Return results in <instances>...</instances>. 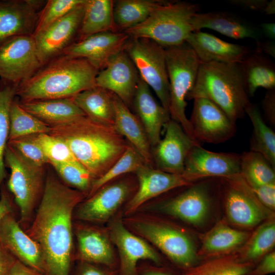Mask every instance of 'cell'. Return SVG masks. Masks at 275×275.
Segmentation results:
<instances>
[{
  "mask_svg": "<svg viewBox=\"0 0 275 275\" xmlns=\"http://www.w3.org/2000/svg\"><path fill=\"white\" fill-rule=\"evenodd\" d=\"M85 194L52 175L46 178L33 220L25 230L40 246L46 275H69L73 251L72 218Z\"/></svg>",
  "mask_w": 275,
  "mask_h": 275,
  "instance_id": "cell-1",
  "label": "cell"
},
{
  "mask_svg": "<svg viewBox=\"0 0 275 275\" xmlns=\"http://www.w3.org/2000/svg\"><path fill=\"white\" fill-rule=\"evenodd\" d=\"M50 126L49 133L68 146L76 160L94 180L108 170L129 145L114 125L99 122L87 116Z\"/></svg>",
  "mask_w": 275,
  "mask_h": 275,
  "instance_id": "cell-2",
  "label": "cell"
},
{
  "mask_svg": "<svg viewBox=\"0 0 275 275\" xmlns=\"http://www.w3.org/2000/svg\"><path fill=\"white\" fill-rule=\"evenodd\" d=\"M99 71L85 59L61 54L43 65L17 87L22 102L70 98L96 87Z\"/></svg>",
  "mask_w": 275,
  "mask_h": 275,
  "instance_id": "cell-3",
  "label": "cell"
},
{
  "mask_svg": "<svg viewBox=\"0 0 275 275\" xmlns=\"http://www.w3.org/2000/svg\"><path fill=\"white\" fill-rule=\"evenodd\" d=\"M208 99L234 122L244 117L250 103L239 63H201L197 78L186 100Z\"/></svg>",
  "mask_w": 275,
  "mask_h": 275,
  "instance_id": "cell-4",
  "label": "cell"
},
{
  "mask_svg": "<svg viewBox=\"0 0 275 275\" xmlns=\"http://www.w3.org/2000/svg\"><path fill=\"white\" fill-rule=\"evenodd\" d=\"M199 8L190 2L165 1L144 22L124 32L131 38L150 39L164 48L179 46L194 32L192 20Z\"/></svg>",
  "mask_w": 275,
  "mask_h": 275,
  "instance_id": "cell-5",
  "label": "cell"
},
{
  "mask_svg": "<svg viewBox=\"0 0 275 275\" xmlns=\"http://www.w3.org/2000/svg\"><path fill=\"white\" fill-rule=\"evenodd\" d=\"M165 53L169 82L170 118L178 123L184 131L195 140L185 114L187 104L186 98L194 86L201 62L186 42L165 48Z\"/></svg>",
  "mask_w": 275,
  "mask_h": 275,
  "instance_id": "cell-6",
  "label": "cell"
},
{
  "mask_svg": "<svg viewBox=\"0 0 275 275\" xmlns=\"http://www.w3.org/2000/svg\"><path fill=\"white\" fill-rule=\"evenodd\" d=\"M6 160L11 174L8 186L19 207L18 222L24 230L30 226L45 185L42 168L31 163L12 147L6 148Z\"/></svg>",
  "mask_w": 275,
  "mask_h": 275,
  "instance_id": "cell-7",
  "label": "cell"
},
{
  "mask_svg": "<svg viewBox=\"0 0 275 275\" xmlns=\"http://www.w3.org/2000/svg\"><path fill=\"white\" fill-rule=\"evenodd\" d=\"M125 50L141 79L153 90L161 105L169 111V82L165 48L149 39L130 37Z\"/></svg>",
  "mask_w": 275,
  "mask_h": 275,
  "instance_id": "cell-8",
  "label": "cell"
},
{
  "mask_svg": "<svg viewBox=\"0 0 275 275\" xmlns=\"http://www.w3.org/2000/svg\"><path fill=\"white\" fill-rule=\"evenodd\" d=\"M131 225L139 234L179 266L187 269L198 264L199 256L194 242L180 230L155 222L137 221Z\"/></svg>",
  "mask_w": 275,
  "mask_h": 275,
  "instance_id": "cell-9",
  "label": "cell"
},
{
  "mask_svg": "<svg viewBox=\"0 0 275 275\" xmlns=\"http://www.w3.org/2000/svg\"><path fill=\"white\" fill-rule=\"evenodd\" d=\"M33 35L11 37L0 43V78L18 85L42 66Z\"/></svg>",
  "mask_w": 275,
  "mask_h": 275,
  "instance_id": "cell-10",
  "label": "cell"
},
{
  "mask_svg": "<svg viewBox=\"0 0 275 275\" xmlns=\"http://www.w3.org/2000/svg\"><path fill=\"white\" fill-rule=\"evenodd\" d=\"M225 183L224 201L229 220L244 228L256 226L267 217L265 208L240 175L221 178ZM267 209V208H266Z\"/></svg>",
  "mask_w": 275,
  "mask_h": 275,
  "instance_id": "cell-11",
  "label": "cell"
},
{
  "mask_svg": "<svg viewBox=\"0 0 275 275\" xmlns=\"http://www.w3.org/2000/svg\"><path fill=\"white\" fill-rule=\"evenodd\" d=\"M189 120L194 139L198 142L219 144L232 138L236 133V123L211 100L198 98Z\"/></svg>",
  "mask_w": 275,
  "mask_h": 275,
  "instance_id": "cell-12",
  "label": "cell"
},
{
  "mask_svg": "<svg viewBox=\"0 0 275 275\" xmlns=\"http://www.w3.org/2000/svg\"><path fill=\"white\" fill-rule=\"evenodd\" d=\"M240 154L210 151L199 144L188 153L182 175L191 182L210 178H230L240 174Z\"/></svg>",
  "mask_w": 275,
  "mask_h": 275,
  "instance_id": "cell-13",
  "label": "cell"
},
{
  "mask_svg": "<svg viewBox=\"0 0 275 275\" xmlns=\"http://www.w3.org/2000/svg\"><path fill=\"white\" fill-rule=\"evenodd\" d=\"M163 128V138L152 148L154 167L165 172L182 175L188 153L200 143L189 136L178 123L171 119Z\"/></svg>",
  "mask_w": 275,
  "mask_h": 275,
  "instance_id": "cell-14",
  "label": "cell"
},
{
  "mask_svg": "<svg viewBox=\"0 0 275 275\" xmlns=\"http://www.w3.org/2000/svg\"><path fill=\"white\" fill-rule=\"evenodd\" d=\"M130 37L124 32H107L75 41L62 54L87 60L99 71L117 54L125 49Z\"/></svg>",
  "mask_w": 275,
  "mask_h": 275,
  "instance_id": "cell-15",
  "label": "cell"
},
{
  "mask_svg": "<svg viewBox=\"0 0 275 275\" xmlns=\"http://www.w3.org/2000/svg\"><path fill=\"white\" fill-rule=\"evenodd\" d=\"M210 180L193 182L181 193L163 202L160 209L190 225L203 224L207 217L212 199Z\"/></svg>",
  "mask_w": 275,
  "mask_h": 275,
  "instance_id": "cell-16",
  "label": "cell"
},
{
  "mask_svg": "<svg viewBox=\"0 0 275 275\" xmlns=\"http://www.w3.org/2000/svg\"><path fill=\"white\" fill-rule=\"evenodd\" d=\"M84 3L33 36L42 65L61 55L67 47L74 42L80 29Z\"/></svg>",
  "mask_w": 275,
  "mask_h": 275,
  "instance_id": "cell-17",
  "label": "cell"
},
{
  "mask_svg": "<svg viewBox=\"0 0 275 275\" xmlns=\"http://www.w3.org/2000/svg\"><path fill=\"white\" fill-rule=\"evenodd\" d=\"M139 73L125 50L115 56L96 77V87L116 95L129 108L140 79Z\"/></svg>",
  "mask_w": 275,
  "mask_h": 275,
  "instance_id": "cell-18",
  "label": "cell"
},
{
  "mask_svg": "<svg viewBox=\"0 0 275 275\" xmlns=\"http://www.w3.org/2000/svg\"><path fill=\"white\" fill-rule=\"evenodd\" d=\"M46 2L0 0V43L14 36L33 35Z\"/></svg>",
  "mask_w": 275,
  "mask_h": 275,
  "instance_id": "cell-19",
  "label": "cell"
},
{
  "mask_svg": "<svg viewBox=\"0 0 275 275\" xmlns=\"http://www.w3.org/2000/svg\"><path fill=\"white\" fill-rule=\"evenodd\" d=\"M0 243L17 260L46 275L44 257L39 245L11 213L6 215L1 223Z\"/></svg>",
  "mask_w": 275,
  "mask_h": 275,
  "instance_id": "cell-20",
  "label": "cell"
},
{
  "mask_svg": "<svg viewBox=\"0 0 275 275\" xmlns=\"http://www.w3.org/2000/svg\"><path fill=\"white\" fill-rule=\"evenodd\" d=\"M130 190V185L125 181L106 184L80 203L73 216L88 222H105L125 201Z\"/></svg>",
  "mask_w": 275,
  "mask_h": 275,
  "instance_id": "cell-21",
  "label": "cell"
},
{
  "mask_svg": "<svg viewBox=\"0 0 275 275\" xmlns=\"http://www.w3.org/2000/svg\"><path fill=\"white\" fill-rule=\"evenodd\" d=\"M135 174L139 188L127 205L126 213L134 211L146 201L162 194L194 182L182 175L169 173L147 164L141 167Z\"/></svg>",
  "mask_w": 275,
  "mask_h": 275,
  "instance_id": "cell-22",
  "label": "cell"
},
{
  "mask_svg": "<svg viewBox=\"0 0 275 275\" xmlns=\"http://www.w3.org/2000/svg\"><path fill=\"white\" fill-rule=\"evenodd\" d=\"M110 234L119 251L122 275H136V264L142 259L160 263V259L153 248L128 231L120 221L113 223Z\"/></svg>",
  "mask_w": 275,
  "mask_h": 275,
  "instance_id": "cell-23",
  "label": "cell"
},
{
  "mask_svg": "<svg viewBox=\"0 0 275 275\" xmlns=\"http://www.w3.org/2000/svg\"><path fill=\"white\" fill-rule=\"evenodd\" d=\"M132 107L145 129L152 149L161 139V130L171 119L169 112L158 103L153 96L150 87L141 78Z\"/></svg>",
  "mask_w": 275,
  "mask_h": 275,
  "instance_id": "cell-24",
  "label": "cell"
},
{
  "mask_svg": "<svg viewBox=\"0 0 275 275\" xmlns=\"http://www.w3.org/2000/svg\"><path fill=\"white\" fill-rule=\"evenodd\" d=\"M201 63H239L250 51L243 45L221 40L201 31L193 32L186 39Z\"/></svg>",
  "mask_w": 275,
  "mask_h": 275,
  "instance_id": "cell-25",
  "label": "cell"
},
{
  "mask_svg": "<svg viewBox=\"0 0 275 275\" xmlns=\"http://www.w3.org/2000/svg\"><path fill=\"white\" fill-rule=\"evenodd\" d=\"M114 105L116 129L140 153L146 164L154 167L151 147L140 121L115 94Z\"/></svg>",
  "mask_w": 275,
  "mask_h": 275,
  "instance_id": "cell-26",
  "label": "cell"
},
{
  "mask_svg": "<svg viewBox=\"0 0 275 275\" xmlns=\"http://www.w3.org/2000/svg\"><path fill=\"white\" fill-rule=\"evenodd\" d=\"M77 240V258L82 262L111 265L114 254L105 233L95 227L84 225L73 226Z\"/></svg>",
  "mask_w": 275,
  "mask_h": 275,
  "instance_id": "cell-27",
  "label": "cell"
},
{
  "mask_svg": "<svg viewBox=\"0 0 275 275\" xmlns=\"http://www.w3.org/2000/svg\"><path fill=\"white\" fill-rule=\"evenodd\" d=\"M191 24L194 32L209 29L235 39L257 40L259 36L258 31L252 25L225 12L198 13L194 17Z\"/></svg>",
  "mask_w": 275,
  "mask_h": 275,
  "instance_id": "cell-28",
  "label": "cell"
},
{
  "mask_svg": "<svg viewBox=\"0 0 275 275\" xmlns=\"http://www.w3.org/2000/svg\"><path fill=\"white\" fill-rule=\"evenodd\" d=\"M25 111L51 126L86 116L71 98L34 100L19 103Z\"/></svg>",
  "mask_w": 275,
  "mask_h": 275,
  "instance_id": "cell-29",
  "label": "cell"
},
{
  "mask_svg": "<svg viewBox=\"0 0 275 275\" xmlns=\"http://www.w3.org/2000/svg\"><path fill=\"white\" fill-rule=\"evenodd\" d=\"M244 88L250 97L259 88L275 89V66L264 54L249 52L239 63Z\"/></svg>",
  "mask_w": 275,
  "mask_h": 275,
  "instance_id": "cell-30",
  "label": "cell"
},
{
  "mask_svg": "<svg viewBox=\"0 0 275 275\" xmlns=\"http://www.w3.org/2000/svg\"><path fill=\"white\" fill-rule=\"evenodd\" d=\"M246 231L232 228L219 222L203 237L198 256L210 257L228 255L246 242L249 238Z\"/></svg>",
  "mask_w": 275,
  "mask_h": 275,
  "instance_id": "cell-31",
  "label": "cell"
},
{
  "mask_svg": "<svg viewBox=\"0 0 275 275\" xmlns=\"http://www.w3.org/2000/svg\"><path fill=\"white\" fill-rule=\"evenodd\" d=\"M112 0H85L77 41L91 35L107 32H119L114 17Z\"/></svg>",
  "mask_w": 275,
  "mask_h": 275,
  "instance_id": "cell-32",
  "label": "cell"
},
{
  "mask_svg": "<svg viewBox=\"0 0 275 275\" xmlns=\"http://www.w3.org/2000/svg\"><path fill=\"white\" fill-rule=\"evenodd\" d=\"M70 98L89 118L100 123L114 125L113 93L96 86Z\"/></svg>",
  "mask_w": 275,
  "mask_h": 275,
  "instance_id": "cell-33",
  "label": "cell"
},
{
  "mask_svg": "<svg viewBox=\"0 0 275 275\" xmlns=\"http://www.w3.org/2000/svg\"><path fill=\"white\" fill-rule=\"evenodd\" d=\"M162 0H118L114 3V21L119 32H125L144 22Z\"/></svg>",
  "mask_w": 275,
  "mask_h": 275,
  "instance_id": "cell-34",
  "label": "cell"
},
{
  "mask_svg": "<svg viewBox=\"0 0 275 275\" xmlns=\"http://www.w3.org/2000/svg\"><path fill=\"white\" fill-rule=\"evenodd\" d=\"M253 130L250 150L263 155L275 168V133L265 122L258 107L251 102L245 109Z\"/></svg>",
  "mask_w": 275,
  "mask_h": 275,
  "instance_id": "cell-35",
  "label": "cell"
},
{
  "mask_svg": "<svg viewBox=\"0 0 275 275\" xmlns=\"http://www.w3.org/2000/svg\"><path fill=\"white\" fill-rule=\"evenodd\" d=\"M240 156V175L250 187L275 183V168L263 155L245 151Z\"/></svg>",
  "mask_w": 275,
  "mask_h": 275,
  "instance_id": "cell-36",
  "label": "cell"
},
{
  "mask_svg": "<svg viewBox=\"0 0 275 275\" xmlns=\"http://www.w3.org/2000/svg\"><path fill=\"white\" fill-rule=\"evenodd\" d=\"M253 263L244 262L236 255L216 257L186 269L185 275H246Z\"/></svg>",
  "mask_w": 275,
  "mask_h": 275,
  "instance_id": "cell-37",
  "label": "cell"
},
{
  "mask_svg": "<svg viewBox=\"0 0 275 275\" xmlns=\"http://www.w3.org/2000/svg\"><path fill=\"white\" fill-rule=\"evenodd\" d=\"M50 126L25 111L14 100L9 111L10 141L40 133H49Z\"/></svg>",
  "mask_w": 275,
  "mask_h": 275,
  "instance_id": "cell-38",
  "label": "cell"
},
{
  "mask_svg": "<svg viewBox=\"0 0 275 275\" xmlns=\"http://www.w3.org/2000/svg\"><path fill=\"white\" fill-rule=\"evenodd\" d=\"M241 256L244 262L253 263L268 253L275 244V223L268 220L260 225L246 241Z\"/></svg>",
  "mask_w": 275,
  "mask_h": 275,
  "instance_id": "cell-39",
  "label": "cell"
},
{
  "mask_svg": "<svg viewBox=\"0 0 275 275\" xmlns=\"http://www.w3.org/2000/svg\"><path fill=\"white\" fill-rule=\"evenodd\" d=\"M146 164L144 159L131 145L119 159L101 177L94 179L89 193L92 195L99 188L113 179L128 173H135L141 167Z\"/></svg>",
  "mask_w": 275,
  "mask_h": 275,
  "instance_id": "cell-40",
  "label": "cell"
},
{
  "mask_svg": "<svg viewBox=\"0 0 275 275\" xmlns=\"http://www.w3.org/2000/svg\"><path fill=\"white\" fill-rule=\"evenodd\" d=\"M18 85L0 78V186L5 177L4 155L9 132V111Z\"/></svg>",
  "mask_w": 275,
  "mask_h": 275,
  "instance_id": "cell-41",
  "label": "cell"
},
{
  "mask_svg": "<svg viewBox=\"0 0 275 275\" xmlns=\"http://www.w3.org/2000/svg\"><path fill=\"white\" fill-rule=\"evenodd\" d=\"M56 171L70 187L84 194L90 192L94 178L90 173L77 160L52 163Z\"/></svg>",
  "mask_w": 275,
  "mask_h": 275,
  "instance_id": "cell-42",
  "label": "cell"
},
{
  "mask_svg": "<svg viewBox=\"0 0 275 275\" xmlns=\"http://www.w3.org/2000/svg\"><path fill=\"white\" fill-rule=\"evenodd\" d=\"M85 0H48L40 11L33 36H35L71 11Z\"/></svg>",
  "mask_w": 275,
  "mask_h": 275,
  "instance_id": "cell-43",
  "label": "cell"
},
{
  "mask_svg": "<svg viewBox=\"0 0 275 275\" xmlns=\"http://www.w3.org/2000/svg\"><path fill=\"white\" fill-rule=\"evenodd\" d=\"M35 138L50 164L76 160L68 146L62 140L49 133L36 134Z\"/></svg>",
  "mask_w": 275,
  "mask_h": 275,
  "instance_id": "cell-44",
  "label": "cell"
},
{
  "mask_svg": "<svg viewBox=\"0 0 275 275\" xmlns=\"http://www.w3.org/2000/svg\"><path fill=\"white\" fill-rule=\"evenodd\" d=\"M35 135L10 141V146L31 163L42 168L48 160L36 141Z\"/></svg>",
  "mask_w": 275,
  "mask_h": 275,
  "instance_id": "cell-45",
  "label": "cell"
},
{
  "mask_svg": "<svg viewBox=\"0 0 275 275\" xmlns=\"http://www.w3.org/2000/svg\"><path fill=\"white\" fill-rule=\"evenodd\" d=\"M250 188L263 206L267 209L274 210L275 183L254 186Z\"/></svg>",
  "mask_w": 275,
  "mask_h": 275,
  "instance_id": "cell-46",
  "label": "cell"
},
{
  "mask_svg": "<svg viewBox=\"0 0 275 275\" xmlns=\"http://www.w3.org/2000/svg\"><path fill=\"white\" fill-rule=\"evenodd\" d=\"M275 272V253H268L262 257L259 264L252 269L250 275H268Z\"/></svg>",
  "mask_w": 275,
  "mask_h": 275,
  "instance_id": "cell-47",
  "label": "cell"
},
{
  "mask_svg": "<svg viewBox=\"0 0 275 275\" xmlns=\"http://www.w3.org/2000/svg\"><path fill=\"white\" fill-rule=\"evenodd\" d=\"M264 115L269 122L275 125V89L268 90L262 102Z\"/></svg>",
  "mask_w": 275,
  "mask_h": 275,
  "instance_id": "cell-48",
  "label": "cell"
},
{
  "mask_svg": "<svg viewBox=\"0 0 275 275\" xmlns=\"http://www.w3.org/2000/svg\"><path fill=\"white\" fill-rule=\"evenodd\" d=\"M17 259L0 243V275H9Z\"/></svg>",
  "mask_w": 275,
  "mask_h": 275,
  "instance_id": "cell-49",
  "label": "cell"
},
{
  "mask_svg": "<svg viewBox=\"0 0 275 275\" xmlns=\"http://www.w3.org/2000/svg\"><path fill=\"white\" fill-rule=\"evenodd\" d=\"M228 2L237 7L262 13L268 3L267 0H229Z\"/></svg>",
  "mask_w": 275,
  "mask_h": 275,
  "instance_id": "cell-50",
  "label": "cell"
},
{
  "mask_svg": "<svg viewBox=\"0 0 275 275\" xmlns=\"http://www.w3.org/2000/svg\"><path fill=\"white\" fill-rule=\"evenodd\" d=\"M9 275H45L16 260L12 267Z\"/></svg>",
  "mask_w": 275,
  "mask_h": 275,
  "instance_id": "cell-51",
  "label": "cell"
},
{
  "mask_svg": "<svg viewBox=\"0 0 275 275\" xmlns=\"http://www.w3.org/2000/svg\"><path fill=\"white\" fill-rule=\"evenodd\" d=\"M76 275H107L105 271L92 263L82 262Z\"/></svg>",
  "mask_w": 275,
  "mask_h": 275,
  "instance_id": "cell-52",
  "label": "cell"
},
{
  "mask_svg": "<svg viewBox=\"0 0 275 275\" xmlns=\"http://www.w3.org/2000/svg\"><path fill=\"white\" fill-rule=\"evenodd\" d=\"M256 51L269 56L273 58H275V43L272 40L266 41L256 42Z\"/></svg>",
  "mask_w": 275,
  "mask_h": 275,
  "instance_id": "cell-53",
  "label": "cell"
},
{
  "mask_svg": "<svg viewBox=\"0 0 275 275\" xmlns=\"http://www.w3.org/2000/svg\"><path fill=\"white\" fill-rule=\"evenodd\" d=\"M12 207L8 198L5 195H2L0 198V225L4 217L11 213Z\"/></svg>",
  "mask_w": 275,
  "mask_h": 275,
  "instance_id": "cell-54",
  "label": "cell"
},
{
  "mask_svg": "<svg viewBox=\"0 0 275 275\" xmlns=\"http://www.w3.org/2000/svg\"><path fill=\"white\" fill-rule=\"evenodd\" d=\"M262 33L268 38L273 41L275 39V23L273 22L263 23L261 24Z\"/></svg>",
  "mask_w": 275,
  "mask_h": 275,
  "instance_id": "cell-55",
  "label": "cell"
},
{
  "mask_svg": "<svg viewBox=\"0 0 275 275\" xmlns=\"http://www.w3.org/2000/svg\"><path fill=\"white\" fill-rule=\"evenodd\" d=\"M264 13L267 15L274 14L275 13V1H268V3L264 11Z\"/></svg>",
  "mask_w": 275,
  "mask_h": 275,
  "instance_id": "cell-56",
  "label": "cell"
},
{
  "mask_svg": "<svg viewBox=\"0 0 275 275\" xmlns=\"http://www.w3.org/2000/svg\"><path fill=\"white\" fill-rule=\"evenodd\" d=\"M143 275H172L169 272L163 270L154 269L147 271Z\"/></svg>",
  "mask_w": 275,
  "mask_h": 275,
  "instance_id": "cell-57",
  "label": "cell"
}]
</instances>
